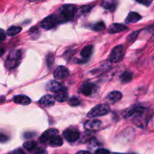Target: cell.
Wrapping results in <instances>:
<instances>
[{
    "mask_svg": "<svg viewBox=\"0 0 154 154\" xmlns=\"http://www.w3.org/2000/svg\"><path fill=\"white\" fill-rule=\"evenodd\" d=\"M93 45H88V46L85 47L80 52L82 57L84 59H88L89 57L91 56L92 52H93Z\"/></svg>",
    "mask_w": 154,
    "mask_h": 154,
    "instance_id": "d6986e66",
    "label": "cell"
},
{
    "mask_svg": "<svg viewBox=\"0 0 154 154\" xmlns=\"http://www.w3.org/2000/svg\"><path fill=\"white\" fill-rule=\"evenodd\" d=\"M13 100L15 103L22 105H28L29 104H30V102H31V99H30V98L27 97V96H21V95L14 96Z\"/></svg>",
    "mask_w": 154,
    "mask_h": 154,
    "instance_id": "ac0fdd59",
    "label": "cell"
},
{
    "mask_svg": "<svg viewBox=\"0 0 154 154\" xmlns=\"http://www.w3.org/2000/svg\"><path fill=\"white\" fill-rule=\"evenodd\" d=\"M91 7H89V6H84V7L81 8V11L82 13H86V12H88L91 10Z\"/></svg>",
    "mask_w": 154,
    "mask_h": 154,
    "instance_id": "4dcf8cb0",
    "label": "cell"
},
{
    "mask_svg": "<svg viewBox=\"0 0 154 154\" xmlns=\"http://www.w3.org/2000/svg\"><path fill=\"white\" fill-rule=\"evenodd\" d=\"M58 133H59V132L57 129H48V130L45 131V132H44L42 135H41L39 140H40V141L42 143L48 142V141H49L50 140L52 139L54 137L58 135Z\"/></svg>",
    "mask_w": 154,
    "mask_h": 154,
    "instance_id": "9c48e42d",
    "label": "cell"
},
{
    "mask_svg": "<svg viewBox=\"0 0 154 154\" xmlns=\"http://www.w3.org/2000/svg\"><path fill=\"white\" fill-rule=\"evenodd\" d=\"M114 154H116V153H114Z\"/></svg>",
    "mask_w": 154,
    "mask_h": 154,
    "instance_id": "d590c367",
    "label": "cell"
},
{
    "mask_svg": "<svg viewBox=\"0 0 154 154\" xmlns=\"http://www.w3.org/2000/svg\"><path fill=\"white\" fill-rule=\"evenodd\" d=\"M5 35H6V34H5V32L4 30H3L2 29L0 28V42L5 39V37H6Z\"/></svg>",
    "mask_w": 154,
    "mask_h": 154,
    "instance_id": "f546056e",
    "label": "cell"
},
{
    "mask_svg": "<svg viewBox=\"0 0 154 154\" xmlns=\"http://www.w3.org/2000/svg\"><path fill=\"white\" fill-rule=\"evenodd\" d=\"M122 93L119 91L110 92L106 97L105 100L108 104H115L122 99Z\"/></svg>",
    "mask_w": 154,
    "mask_h": 154,
    "instance_id": "8fae6325",
    "label": "cell"
},
{
    "mask_svg": "<svg viewBox=\"0 0 154 154\" xmlns=\"http://www.w3.org/2000/svg\"><path fill=\"white\" fill-rule=\"evenodd\" d=\"M123 47L122 45H117L112 50L110 55V60L113 63H119L123 59Z\"/></svg>",
    "mask_w": 154,
    "mask_h": 154,
    "instance_id": "52a82bcc",
    "label": "cell"
},
{
    "mask_svg": "<svg viewBox=\"0 0 154 154\" xmlns=\"http://www.w3.org/2000/svg\"><path fill=\"white\" fill-rule=\"evenodd\" d=\"M8 140V136H6L4 134H0V143H5Z\"/></svg>",
    "mask_w": 154,
    "mask_h": 154,
    "instance_id": "f1b7e54d",
    "label": "cell"
},
{
    "mask_svg": "<svg viewBox=\"0 0 154 154\" xmlns=\"http://www.w3.org/2000/svg\"><path fill=\"white\" fill-rule=\"evenodd\" d=\"M76 154H90V153H89V152L88 151H79Z\"/></svg>",
    "mask_w": 154,
    "mask_h": 154,
    "instance_id": "e575fe53",
    "label": "cell"
},
{
    "mask_svg": "<svg viewBox=\"0 0 154 154\" xmlns=\"http://www.w3.org/2000/svg\"><path fill=\"white\" fill-rule=\"evenodd\" d=\"M99 91V87L91 83L83 84L79 88V93L85 96H92L96 95Z\"/></svg>",
    "mask_w": 154,
    "mask_h": 154,
    "instance_id": "277c9868",
    "label": "cell"
},
{
    "mask_svg": "<svg viewBox=\"0 0 154 154\" xmlns=\"http://www.w3.org/2000/svg\"><path fill=\"white\" fill-rule=\"evenodd\" d=\"M95 154H110V152L106 149H98L96 150Z\"/></svg>",
    "mask_w": 154,
    "mask_h": 154,
    "instance_id": "83f0119b",
    "label": "cell"
},
{
    "mask_svg": "<svg viewBox=\"0 0 154 154\" xmlns=\"http://www.w3.org/2000/svg\"><path fill=\"white\" fill-rule=\"evenodd\" d=\"M58 23L56 15H49L42 20L40 23V27L44 29H51Z\"/></svg>",
    "mask_w": 154,
    "mask_h": 154,
    "instance_id": "8992f818",
    "label": "cell"
},
{
    "mask_svg": "<svg viewBox=\"0 0 154 154\" xmlns=\"http://www.w3.org/2000/svg\"><path fill=\"white\" fill-rule=\"evenodd\" d=\"M63 136L69 142H74L79 138L80 132L73 128H69L63 132Z\"/></svg>",
    "mask_w": 154,
    "mask_h": 154,
    "instance_id": "ba28073f",
    "label": "cell"
},
{
    "mask_svg": "<svg viewBox=\"0 0 154 154\" xmlns=\"http://www.w3.org/2000/svg\"><path fill=\"white\" fill-rule=\"evenodd\" d=\"M121 81L123 83L129 82L132 78V74L129 72H125L121 76Z\"/></svg>",
    "mask_w": 154,
    "mask_h": 154,
    "instance_id": "cb8c5ba5",
    "label": "cell"
},
{
    "mask_svg": "<svg viewBox=\"0 0 154 154\" xmlns=\"http://www.w3.org/2000/svg\"><path fill=\"white\" fill-rule=\"evenodd\" d=\"M93 30L95 31H101V30H103L104 29H105V24H104V22H99L97 23L96 24H95L93 26Z\"/></svg>",
    "mask_w": 154,
    "mask_h": 154,
    "instance_id": "d4e9b609",
    "label": "cell"
},
{
    "mask_svg": "<svg viewBox=\"0 0 154 154\" xmlns=\"http://www.w3.org/2000/svg\"><path fill=\"white\" fill-rule=\"evenodd\" d=\"M55 100H57L59 102H63L67 99L68 97V91L67 89L64 87H62L61 89L54 93V96Z\"/></svg>",
    "mask_w": 154,
    "mask_h": 154,
    "instance_id": "7c38bea8",
    "label": "cell"
},
{
    "mask_svg": "<svg viewBox=\"0 0 154 154\" xmlns=\"http://www.w3.org/2000/svg\"><path fill=\"white\" fill-rule=\"evenodd\" d=\"M21 51H14L9 54L5 61V66L8 69H13L19 65L21 60Z\"/></svg>",
    "mask_w": 154,
    "mask_h": 154,
    "instance_id": "7a4b0ae2",
    "label": "cell"
},
{
    "mask_svg": "<svg viewBox=\"0 0 154 154\" xmlns=\"http://www.w3.org/2000/svg\"><path fill=\"white\" fill-rule=\"evenodd\" d=\"M101 5L105 9L113 11L116 6V2L114 1H104L101 2Z\"/></svg>",
    "mask_w": 154,
    "mask_h": 154,
    "instance_id": "44dd1931",
    "label": "cell"
},
{
    "mask_svg": "<svg viewBox=\"0 0 154 154\" xmlns=\"http://www.w3.org/2000/svg\"><path fill=\"white\" fill-rule=\"evenodd\" d=\"M69 105L71 106H77L80 105V100L77 97H72L69 100Z\"/></svg>",
    "mask_w": 154,
    "mask_h": 154,
    "instance_id": "484cf974",
    "label": "cell"
},
{
    "mask_svg": "<svg viewBox=\"0 0 154 154\" xmlns=\"http://www.w3.org/2000/svg\"><path fill=\"white\" fill-rule=\"evenodd\" d=\"M101 125H102V123L99 120H91L86 121L84 124V127L87 130L92 131L98 129L101 127Z\"/></svg>",
    "mask_w": 154,
    "mask_h": 154,
    "instance_id": "4fadbf2b",
    "label": "cell"
},
{
    "mask_svg": "<svg viewBox=\"0 0 154 154\" xmlns=\"http://www.w3.org/2000/svg\"><path fill=\"white\" fill-rule=\"evenodd\" d=\"M139 33H140V31H134L133 32H131V34L128 35V40L129 41V42H133V41H134L137 38Z\"/></svg>",
    "mask_w": 154,
    "mask_h": 154,
    "instance_id": "4316f807",
    "label": "cell"
},
{
    "mask_svg": "<svg viewBox=\"0 0 154 154\" xmlns=\"http://www.w3.org/2000/svg\"><path fill=\"white\" fill-rule=\"evenodd\" d=\"M76 8L72 5H65L61 6L58 11L57 19L58 23H63L69 21L73 18Z\"/></svg>",
    "mask_w": 154,
    "mask_h": 154,
    "instance_id": "6da1fadb",
    "label": "cell"
},
{
    "mask_svg": "<svg viewBox=\"0 0 154 154\" xmlns=\"http://www.w3.org/2000/svg\"><path fill=\"white\" fill-rule=\"evenodd\" d=\"M142 17L137 12H130L125 19V23H134L138 22L140 20Z\"/></svg>",
    "mask_w": 154,
    "mask_h": 154,
    "instance_id": "e0dca14e",
    "label": "cell"
},
{
    "mask_svg": "<svg viewBox=\"0 0 154 154\" xmlns=\"http://www.w3.org/2000/svg\"><path fill=\"white\" fill-rule=\"evenodd\" d=\"M151 116H152V114L149 113V110L146 109L143 112L134 117V123L139 127H144L147 124Z\"/></svg>",
    "mask_w": 154,
    "mask_h": 154,
    "instance_id": "5b68a950",
    "label": "cell"
},
{
    "mask_svg": "<svg viewBox=\"0 0 154 154\" xmlns=\"http://www.w3.org/2000/svg\"><path fill=\"white\" fill-rule=\"evenodd\" d=\"M11 154H25V153H24V152L23 151V150H20V149H19V150H14V151L12 152V153Z\"/></svg>",
    "mask_w": 154,
    "mask_h": 154,
    "instance_id": "d6a6232c",
    "label": "cell"
},
{
    "mask_svg": "<svg viewBox=\"0 0 154 154\" xmlns=\"http://www.w3.org/2000/svg\"><path fill=\"white\" fill-rule=\"evenodd\" d=\"M5 53V49L2 48H0V57L3 55V54Z\"/></svg>",
    "mask_w": 154,
    "mask_h": 154,
    "instance_id": "836d02e7",
    "label": "cell"
},
{
    "mask_svg": "<svg viewBox=\"0 0 154 154\" xmlns=\"http://www.w3.org/2000/svg\"><path fill=\"white\" fill-rule=\"evenodd\" d=\"M63 86L61 85L60 82L57 81H50L47 84L46 89L48 90V91L54 92V93H56L57 91H58L60 89L62 88Z\"/></svg>",
    "mask_w": 154,
    "mask_h": 154,
    "instance_id": "2e32d148",
    "label": "cell"
},
{
    "mask_svg": "<svg viewBox=\"0 0 154 154\" xmlns=\"http://www.w3.org/2000/svg\"><path fill=\"white\" fill-rule=\"evenodd\" d=\"M110 111V108L108 105L107 104H101V105H96L87 114V117L89 118H93V117H101L108 114Z\"/></svg>",
    "mask_w": 154,
    "mask_h": 154,
    "instance_id": "3957f363",
    "label": "cell"
},
{
    "mask_svg": "<svg viewBox=\"0 0 154 154\" xmlns=\"http://www.w3.org/2000/svg\"><path fill=\"white\" fill-rule=\"evenodd\" d=\"M137 2L138 3H140V4L144 5L145 6H149V5L151 4V2H152L151 1H137Z\"/></svg>",
    "mask_w": 154,
    "mask_h": 154,
    "instance_id": "1f68e13d",
    "label": "cell"
},
{
    "mask_svg": "<svg viewBox=\"0 0 154 154\" xmlns=\"http://www.w3.org/2000/svg\"><path fill=\"white\" fill-rule=\"evenodd\" d=\"M37 147V143L34 141H27L24 144V147L27 150H33Z\"/></svg>",
    "mask_w": 154,
    "mask_h": 154,
    "instance_id": "603a6c76",
    "label": "cell"
},
{
    "mask_svg": "<svg viewBox=\"0 0 154 154\" xmlns=\"http://www.w3.org/2000/svg\"><path fill=\"white\" fill-rule=\"evenodd\" d=\"M41 105H42L45 107H50L54 105V102H55V99L53 96L51 95H45L43 97L41 98V99L39 100Z\"/></svg>",
    "mask_w": 154,
    "mask_h": 154,
    "instance_id": "5bb4252c",
    "label": "cell"
},
{
    "mask_svg": "<svg viewBox=\"0 0 154 154\" xmlns=\"http://www.w3.org/2000/svg\"><path fill=\"white\" fill-rule=\"evenodd\" d=\"M69 75V70L65 66H58L54 72V77L56 79H64Z\"/></svg>",
    "mask_w": 154,
    "mask_h": 154,
    "instance_id": "30bf717a",
    "label": "cell"
},
{
    "mask_svg": "<svg viewBox=\"0 0 154 154\" xmlns=\"http://www.w3.org/2000/svg\"><path fill=\"white\" fill-rule=\"evenodd\" d=\"M48 143H49V144L51 147H60V146L63 144V140H62V138L59 135H57V136L54 137L51 140H50Z\"/></svg>",
    "mask_w": 154,
    "mask_h": 154,
    "instance_id": "ffe728a7",
    "label": "cell"
},
{
    "mask_svg": "<svg viewBox=\"0 0 154 154\" xmlns=\"http://www.w3.org/2000/svg\"><path fill=\"white\" fill-rule=\"evenodd\" d=\"M128 27L126 26L123 25L121 23H113L112 25L110 26L109 27V32L112 33V34H115V33L120 32L124 31V30L127 29Z\"/></svg>",
    "mask_w": 154,
    "mask_h": 154,
    "instance_id": "9a60e30c",
    "label": "cell"
},
{
    "mask_svg": "<svg viewBox=\"0 0 154 154\" xmlns=\"http://www.w3.org/2000/svg\"><path fill=\"white\" fill-rule=\"evenodd\" d=\"M21 31V27L20 26H11L7 30L6 34L8 36H14Z\"/></svg>",
    "mask_w": 154,
    "mask_h": 154,
    "instance_id": "7402d4cb",
    "label": "cell"
}]
</instances>
